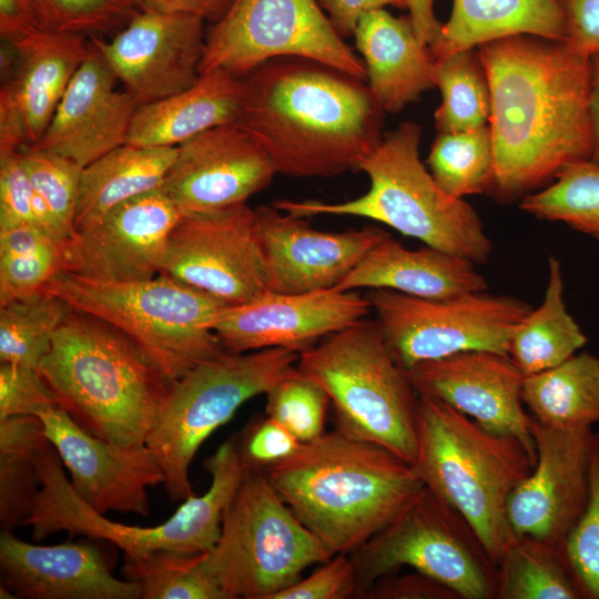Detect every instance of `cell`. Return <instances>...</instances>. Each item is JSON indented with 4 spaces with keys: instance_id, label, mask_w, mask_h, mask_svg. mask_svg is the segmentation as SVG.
Instances as JSON below:
<instances>
[{
    "instance_id": "8",
    "label": "cell",
    "mask_w": 599,
    "mask_h": 599,
    "mask_svg": "<svg viewBox=\"0 0 599 599\" xmlns=\"http://www.w3.org/2000/svg\"><path fill=\"white\" fill-rule=\"evenodd\" d=\"M43 290L122 331L171 383L224 352L213 326L229 306L166 275L103 283L59 271Z\"/></svg>"
},
{
    "instance_id": "36",
    "label": "cell",
    "mask_w": 599,
    "mask_h": 599,
    "mask_svg": "<svg viewBox=\"0 0 599 599\" xmlns=\"http://www.w3.org/2000/svg\"><path fill=\"white\" fill-rule=\"evenodd\" d=\"M435 83L441 101L434 118L438 132H457L489 124L491 95L477 48L435 59Z\"/></svg>"
},
{
    "instance_id": "13",
    "label": "cell",
    "mask_w": 599,
    "mask_h": 599,
    "mask_svg": "<svg viewBox=\"0 0 599 599\" xmlns=\"http://www.w3.org/2000/svg\"><path fill=\"white\" fill-rule=\"evenodd\" d=\"M366 297L386 347L403 370L466 351L509 356L511 335L531 309L520 298L486 291L423 298L374 288Z\"/></svg>"
},
{
    "instance_id": "32",
    "label": "cell",
    "mask_w": 599,
    "mask_h": 599,
    "mask_svg": "<svg viewBox=\"0 0 599 599\" xmlns=\"http://www.w3.org/2000/svg\"><path fill=\"white\" fill-rule=\"evenodd\" d=\"M522 402L548 427L575 430L599 424V356L576 353L552 368L525 376Z\"/></svg>"
},
{
    "instance_id": "51",
    "label": "cell",
    "mask_w": 599,
    "mask_h": 599,
    "mask_svg": "<svg viewBox=\"0 0 599 599\" xmlns=\"http://www.w3.org/2000/svg\"><path fill=\"white\" fill-rule=\"evenodd\" d=\"M566 42L590 60H599V0H565Z\"/></svg>"
},
{
    "instance_id": "38",
    "label": "cell",
    "mask_w": 599,
    "mask_h": 599,
    "mask_svg": "<svg viewBox=\"0 0 599 599\" xmlns=\"http://www.w3.org/2000/svg\"><path fill=\"white\" fill-rule=\"evenodd\" d=\"M427 164L437 184L455 199L489 194L495 171L489 125L438 132L430 146Z\"/></svg>"
},
{
    "instance_id": "1",
    "label": "cell",
    "mask_w": 599,
    "mask_h": 599,
    "mask_svg": "<svg viewBox=\"0 0 599 599\" xmlns=\"http://www.w3.org/2000/svg\"><path fill=\"white\" fill-rule=\"evenodd\" d=\"M477 51L491 95L494 199L521 201L568 164L590 160V59L564 41L526 34Z\"/></svg>"
},
{
    "instance_id": "34",
    "label": "cell",
    "mask_w": 599,
    "mask_h": 599,
    "mask_svg": "<svg viewBox=\"0 0 599 599\" xmlns=\"http://www.w3.org/2000/svg\"><path fill=\"white\" fill-rule=\"evenodd\" d=\"M496 599H585L565 547L516 536L497 565Z\"/></svg>"
},
{
    "instance_id": "43",
    "label": "cell",
    "mask_w": 599,
    "mask_h": 599,
    "mask_svg": "<svg viewBox=\"0 0 599 599\" xmlns=\"http://www.w3.org/2000/svg\"><path fill=\"white\" fill-rule=\"evenodd\" d=\"M265 395L266 416L281 423L301 443L314 440L325 433L329 397L297 366Z\"/></svg>"
},
{
    "instance_id": "33",
    "label": "cell",
    "mask_w": 599,
    "mask_h": 599,
    "mask_svg": "<svg viewBox=\"0 0 599 599\" xmlns=\"http://www.w3.org/2000/svg\"><path fill=\"white\" fill-rule=\"evenodd\" d=\"M586 343V334L564 301L561 264L550 255L542 303L531 308L516 327L509 343V357L528 376L561 364Z\"/></svg>"
},
{
    "instance_id": "27",
    "label": "cell",
    "mask_w": 599,
    "mask_h": 599,
    "mask_svg": "<svg viewBox=\"0 0 599 599\" xmlns=\"http://www.w3.org/2000/svg\"><path fill=\"white\" fill-rule=\"evenodd\" d=\"M354 37L367 87L384 112L398 113L436 87L435 59L418 40L409 17H394L385 8L369 11L359 19Z\"/></svg>"
},
{
    "instance_id": "50",
    "label": "cell",
    "mask_w": 599,
    "mask_h": 599,
    "mask_svg": "<svg viewBox=\"0 0 599 599\" xmlns=\"http://www.w3.org/2000/svg\"><path fill=\"white\" fill-rule=\"evenodd\" d=\"M364 599H461L440 581L415 571L414 573L382 577L364 593Z\"/></svg>"
},
{
    "instance_id": "54",
    "label": "cell",
    "mask_w": 599,
    "mask_h": 599,
    "mask_svg": "<svg viewBox=\"0 0 599 599\" xmlns=\"http://www.w3.org/2000/svg\"><path fill=\"white\" fill-rule=\"evenodd\" d=\"M141 12L181 13L201 18L212 24L229 10L234 0H128Z\"/></svg>"
},
{
    "instance_id": "7",
    "label": "cell",
    "mask_w": 599,
    "mask_h": 599,
    "mask_svg": "<svg viewBox=\"0 0 599 599\" xmlns=\"http://www.w3.org/2000/svg\"><path fill=\"white\" fill-rule=\"evenodd\" d=\"M35 461L41 489L28 521L33 539L64 530L70 537L108 540L130 558L158 550L187 555L211 551L220 539L224 511L245 474L235 441L223 443L204 461L212 478L209 489L183 500L166 521L140 527L114 522L82 500L67 479L62 460L47 437L37 448Z\"/></svg>"
},
{
    "instance_id": "44",
    "label": "cell",
    "mask_w": 599,
    "mask_h": 599,
    "mask_svg": "<svg viewBox=\"0 0 599 599\" xmlns=\"http://www.w3.org/2000/svg\"><path fill=\"white\" fill-rule=\"evenodd\" d=\"M48 29L112 37L139 12L128 0H34Z\"/></svg>"
},
{
    "instance_id": "26",
    "label": "cell",
    "mask_w": 599,
    "mask_h": 599,
    "mask_svg": "<svg viewBox=\"0 0 599 599\" xmlns=\"http://www.w3.org/2000/svg\"><path fill=\"white\" fill-rule=\"evenodd\" d=\"M1 586L14 598L140 599V586L118 579L92 542L54 546L26 542L13 531L0 534Z\"/></svg>"
},
{
    "instance_id": "52",
    "label": "cell",
    "mask_w": 599,
    "mask_h": 599,
    "mask_svg": "<svg viewBox=\"0 0 599 599\" xmlns=\"http://www.w3.org/2000/svg\"><path fill=\"white\" fill-rule=\"evenodd\" d=\"M48 30L34 0H0V34L3 42L19 48Z\"/></svg>"
},
{
    "instance_id": "2",
    "label": "cell",
    "mask_w": 599,
    "mask_h": 599,
    "mask_svg": "<svg viewBox=\"0 0 599 599\" xmlns=\"http://www.w3.org/2000/svg\"><path fill=\"white\" fill-rule=\"evenodd\" d=\"M241 79L235 123L277 173L329 177L357 170L383 139L384 110L365 81L327 64L281 57Z\"/></svg>"
},
{
    "instance_id": "10",
    "label": "cell",
    "mask_w": 599,
    "mask_h": 599,
    "mask_svg": "<svg viewBox=\"0 0 599 599\" xmlns=\"http://www.w3.org/2000/svg\"><path fill=\"white\" fill-rule=\"evenodd\" d=\"M334 555L282 499L265 471L245 469L204 565L225 599H273Z\"/></svg>"
},
{
    "instance_id": "46",
    "label": "cell",
    "mask_w": 599,
    "mask_h": 599,
    "mask_svg": "<svg viewBox=\"0 0 599 599\" xmlns=\"http://www.w3.org/2000/svg\"><path fill=\"white\" fill-rule=\"evenodd\" d=\"M39 227L37 196L18 150L0 151V230ZM42 229V227H41Z\"/></svg>"
},
{
    "instance_id": "48",
    "label": "cell",
    "mask_w": 599,
    "mask_h": 599,
    "mask_svg": "<svg viewBox=\"0 0 599 599\" xmlns=\"http://www.w3.org/2000/svg\"><path fill=\"white\" fill-rule=\"evenodd\" d=\"M357 598L355 566L351 555L333 556L306 578L278 592L273 599Z\"/></svg>"
},
{
    "instance_id": "3",
    "label": "cell",
    "mask_w": 599,
    "mask_h": 599,
    "mask_svg": "<svg viewBox=\"0 0 599 599\" xmlns=\"http://www.w3.org/2000/svg\"><path fill=\"white\" fill-rule=\"evenodd\" d=\"M298 519L335 556L351 555L423 490L413 466L338 429L265 470Z\"/></svg>"
},
{
    "instance_id": "11",
    "label": "cell",
    "mask_w": 599,
    "mask_h": 599,
    "mask_svg": "<svg viewBox=\"0 0 599 599\" xmlns=\"http://www.w3.org/2000/svg\"><path fill=\"white\" fill-rule=\"evenodd\" d=\"M298 356L285 348L224 351L171 383L145 444L163 470V485L172 501L194 495L189 470L205 439L245 402L266 394L293 373Z\"/></svg>"
},
{
    "instance_id": "25",
    "label": "cell",
    "mask_w": 599,
    "mask_h": 599,
    "mask_svg": "<svg viewBox=\"0 0 599 599\" xmlns=\"http://www.w3.org/2000/svg\"><path fill=\"white\" fill-rule=\"evenodd\" d=\"M92 45V43H91ZM92 45L70 81L43 136L32 145L85 167L126 144L139 106Z\"/></svg>"
},
{
    "instance_id": "21",
    "label": "cell",
    "mask_w": 599,
    "mask_h": 599,
    "mask_svg": "<svg viewBox=\"0 0 599 599\" xmlns=\"http://www.w3.org/2000/svg\"><path fill=\"white\" fill-rule=\"evenodd\" d=\"M176 148L161 189L183 214L244 204L277 173L262 145L235 122L204 131Z\"/></svg>"
},
{
    "instance_id": "18",
    "label": "cell",
    "mask_w": 599,
    "mask_h": 599,
    "mask_svg": "<svg viewBox=\"0 0 599 599\" xmlns=\"http://www.w3.org/2000/svg\"><path fill=\"white\" fill-rule=\"evenodd\" d=\"M33 415L68 468L73 489L91 508L103 515H149L148 489L163 485L164 474L146 444L122 446L101 439L55 403L38 407Z\"/></svg>"
},
{
    "instance_id": "28",
    "label": "cell",
    "mask_w": 599,
    "mask_h": 599,
    "mask_svg": "<svg viewBox=\"0 0 599 599\" xmlns=\"http://www.w3.org/2000/svg\"><path fill=\"white\" fill-rule=\"evenodd\" d=\"M387 288L423 298H446L488 288L469 260L432 246L409 250L387 233L335 287Z\"/></svg>"
},
{
    "instance_id": "49",
    "label": "cell",
    "mask_w": 599,
    "mask_h": 599,
    "mask_svg": "<svg viewBox=\"0 0 599 599\" xmlns=\"http://www.w3.org/2000/svg\"><path fill=\"white\" fill-rule=\"evenodd\" d=\"M48 403H55L54 396L37 368L1 363L0 419L33 414L38 407Z\"/></svg>"
},
{
    "instance_id": "31",
    "label": "cell",
    "mask_w": 599,
    "mask_h": 599,
    "mask_svg": "<svg viewBox=\"0 0 599 599\" xmlns=\"http://www.w3.org/2000/svg\"><path fill=\"white\" fill-rule=\"evenodd\" d=\"M176 146L123 144L82 169L74 233L100 221L118 204L161 187Z\"/></svg>"
},
{
    "instance_id": "23",
    "label": "cell",
    "mask_w": 599,
    "mask_h": 599,
    "mask_svg": "<svg viewBox=\"0 0 599 599\" xmlns=\"http://www.w3.org/2000/svg\"><path fill=\"white\" fill-rule=\"evenodd\" d=\"M255 211L271 291L286 294L335 288L388 232L365 226L341 233L319 231L307 217L271 205Z\"/></svg>"
},
{
    "instance_id": "16",
    "label": "cell",
    "mask_w": 599,
    "mask_h": 599,
    "mask_svg": "<svg viewBox=\"0 0 599 599\" xmlns=\"http://www.w3.org/2000/svg\"><path fill=\"white\" fill-rule=\"evenodd\" d=\"M182 215L161 187L133 196L61 245V271L103 283L150 280Z\"/></svg>"
},
{
    "instance_id": "5",
    "label": "cell",
    "mask_w": 599,
    "mask_h": 599,
    "mask_svg": "<svg viewBox=\"0 0 599 599\" xmlns=\"http://www.w3.org/2000/svg\"><path fill=\"white\" fill-rule=\"evenodd\" d=\"M413 468L456 509L497 566L516 539L507 515L510 495L536 458L516 437L494 433L447 404L419 395Z\"/></svg>"
},
{
    "instance_id": "39",
    "label": "cell",
    "mask_w": 599,
    "mask_h": 599,
    "mask_svg": "<svg viewBox=\"0 0 599 599\" xmlns=\"http://www.w3.org/2000/svg\"><path fill=\"white\" fill-rule=\"evenodd\" d=\"M520 209L599 240V164L591 160L568 164L550 184L525 196Z\"/></svg>"
},
{
    "instance_id": "30",
    "label": "cell",
    "mask_w": 599,
    "mask_h": 599,
    "mask_svg": "<svg viewBox=\"0 0 599 599\" xmlns=\"http://www.w3.org/2000/svg\"><path fill=\"white\" fill-rule=\"evenodd\" d=\"M519 34L565 41V0H453L450 16L429 51L440 59Z\"/></svg>"
},
{
    "instance_id": "45",
    "label": "cell",
    "mask_w": 599,
    "mask_h": 599,
    "mask_svg": "<svg viewBox=\"0 0 599 599\" xmlns=\"http://www.w3.org/2000/svg\"><path fill=\"white\" fill-rule=\"evenodd\" d=\"M565 550L585 599H599V430L592 438L589 500Z\"/></svg>"
},
{
    "instance_id": "12",
    "label": "cell",
    "mask_w": 599,
    "mask_h": 599,
    "mask_svg": "<svg viewBox=\"0 0 599 599\" xmlns=\"http://www.w3.org/2000/svg\"><path fill=\"white\" fill-rule=\"evenodd\" d=\"M357 598L406 566L461 599H496L497 566L466 519L426 487L386 527L351 554Z\"/></svg>"
},
{
    "instance_id": "6",
    "label": "cell",
    "mask_w": 599,
    "mask_h": 599,
    "mask_svg": "<svg viewBox=\"0 0 599 599\" xmlns=\"http://www.w3.org/2000/svg\"><path fill=\"white\" fill-rule=\"evenodd\" d=\"M420 139L422 128L412 121L385 133L357 165L369 180V189L359 197L337 203L278 200L272 205L307 219H370L476 265L486 263L494 246L480 216L465 200L450 196L437 184L420 160Z\"/></svg>"
},
{
    "instance_id": "20",
    "label": "cell",
    "mask_w": 599,
    "mask_h": 599,
    "mask_svg": "<svg viewBox=\"0 0 599 599\" xmlns=\"http://www.w3.org/2000/svg\"><path fill=\"white\" fill-rule=\"evenodd\" d=\"M369 311L367 297L356 291H267L247 303L226 307L213 331L230 353L285 348L301 354L365 318Z\"/></svg>"
},
{
    "instance_id": "17",
    "label": "cell",
    "mask_w": 599,
    "mask_h": 599,
    "mask_svg": "<svg viewBox=\"0 0 599 599\" xmlns=\"http://www.w3.org/2000/svg\"><path fill=\"white\" fill-rule=\"evenodd\" d=\"M537 460L510 495L507 515L516 536L565 544L590 494L591 428L562 430L532 417Z\"/></svg>"
},
{
    "instance_id": "22",
    "label": "cell",
    "mask_w": 599,
    "mask_h": 599,
    "mask_svg": "<svg viewBox=\"0 0 599 599\" xmlns=\"http://www.w3.org/2000/svg\"><path fill=\"white\" fill-rule=\"evenodd\" d=\"M418 395L438 399L483 427L518 438L537 459L525 375L508 355L466 351L404 370Z\"/></svg>"
},
{
    "instance_id": "42",
    "label": "cell",
    "mask_w": 599,
    "mask_h": 599,
    "mask_svg": "<svg viewBox=\"0 0 599 599\" xmlns=\"http://www.w3.org/2000/svg\"><path fill=\"white\" fill-rule=\"evenodd\" d=\"M35 196L43 205L51 233L61 245L74 234V214L82 169L69 159L37 149H18Z\"/></svg>"
},
{
    "instance_id": "37",
    "label": "cell",
    "mask_w": 599,
    "mask_h": 599,
    "mask_svg": "<svg viewBox=\"0 0 599 599\" xmlns=\"http://www.w3.org/2000/svg\"><path fill=\"white\" fill-rule=\"evenodd\" d=\"M71 312L65 301L45 290L0 305L1 363L37 368Z\"/></svg>"
},
{
    "instance_id": "41",
    "label": "cell",
    "mask_w": 599,
    "mask_h": 599,
    "mask_svg": "<svg viewBox=\"0 0 599 599\" xmlns=\"http://www.w3.org/2000/svg\"><path fill=\"white\" fill-rule=\"evenodd\" d=\"M122 577L140 586V599H225L204 565V554L158 550L124 557Z\"/></svg>"
},
{
    "instance_id": "29",
    "label": "cell",
    "mask_w": 599,
    "mask_h": 599,
    "mask_svg": "<svg viewBox=\"0 0 599 599\" xmlns=\"http://www.w3.org/2000/svg\"><path fill=\"white\" fill-rule=\"evenodd\" d=\"M241 98V78L223 69L203 73L179 93L140 104L126 144L179 146L212 128L234 123Z\"/></svg>"
},
{
    "instance_id": "15",
    "label": "cell",
    "mask_w": 599,
    "mask_h": 599,
    "mask_svg": "<svg viewBox=\"0 0 599 599\" xmlns=\"http://www.w3.org/2000/svg\"><path fill=\"white\" fill-rule=\"evenodd\" d=\"M160 274L227 306L271 291L254 209L244 203L183 214L169 236Z\"/></svg>"
},
{
    "instance_id": "14",
    "label": "cell",
    "mask_w": 599,
    "mask_h": 599,
    "mask_svg": "<svg viewBox=\"0 0 599 599\" xmlns=\"http://www.w3.org/2000/svg\"><path fill=\"white\" fill-rule=\"evenodd\" d=\"M281 57L311 59L366 81L363 60L316 0H234L206 32L200 74L223 69L243 78Z\"/></svg>"
},
{
    "instance_id": "4",
    "label": "cell",
    "mask_w": 599,
    "mask_h": 599,
    "mask_svg": "<svg viewBox=\"0 0 599 599\" xmlns=\"http://www.w3.org/2000/svg\"><path fill=\"white\" fill-rule=\"evenodd\" d=\"M37 369L79 426L122 446L145 444L171 386L122 331L74 309Z\"/></svg>"
},
{
    "instance_id": "24",
    "label": "cell",
    "mask_w": 599,
    "mask_h": 599,
    "mask_svg": "<svg viewBox=\"0 0 599 599\" xmlns=\"http://www.w3.org/2000/svg\"><path fill=\"white\" fill-rule=\"evenodd\" d=\"M85 35L48 30L19 48L0 89V151L37 144L91 51Z\"/></svg>"
},
{
    "instance_id": "9",
    "label": "cell",
    "mask_w": 599,
    "mask_h": 599,
    "mask_svg": "<svg viewBox=\"0 0 599 599\" xmlns=\"http://www.w3.org/2000/svg\"><path fill=\"white\" fill-rule=\"evenodd\" d=\"M296 366L329 397L339 432L413 465L419 395L392 358L376 321L365 317L327 336L301 353Z\"/></svg>"
},
{
    "instance_id": "55",
    "label": "cell",
    "mask_w": 599,
    "mask_h": 599,
    "mask_svg": "<svg viewBox=\"0 0 599 599\" xmlns=\"http://www.w3.org/2000/svg\"><path fill=\"white\" fill-rule=\"evenodd\" d=\"M437 0H404L415 33L424 45L430 48L439 38L443 23L435 14Z\"/></svg>"
},
{
    "instance_id": "56",
    "label": "cell",
    "mask_w": 599,
    "mask_h": 599,
    "mask_svg": "<svg viewBox=\"0 0 599 599\" xmlns=\"http://www.w3.org/2000/svg\"><path fill=\"white\" fill-rule=\"evenodd\" d=\"M592 73L589 97V111L592 133V152L590 160L599 164V60H591Z\"/></svg>"
},
{
    "instance_id": "19",
    "label": "cell",
    "mask_w": 599,
    "mask_h": 599,
    "mask_svg": "<svg viewBox=\"0 0 599 599\" xmlns=\"http://www.w3.org/2000/svg\"><path fill=\"white\" fill-rule=\"evenodd\" d=\"M204 22L190 14L139 11L109 40L90 41L140 105L179 93L199 80Z\"/></svg>"
},
{
    "instance_id": "47",
    "label": "cell",
    "mask_w": 599,
    "mask_h": 599,
    "mask_svg": "<svg viewBox=\"0 0 599 599\" xmlns=\"http://www.w3.org/2000/svg\"><path fill=\"white\" fill-rule=\"evenodd\" d=\"M301 444L286 427L266 416L247 427L236 446L245 469L265 471L292 456Z\"/></svg>"
},
{
    "instance_id": "40",
    "label": "cell",
    "mask_w": 599,
    "mask_h": 599,
    "mask_svg": "<svg viewBox=\"0 0 599 599\" xmlns=\"http://www.w3.org/2000/svg\"><path fill=\"white\" fill-rule=\"evenodd\" d=\"M61 271V244L37 225L0 230V305L44 288Z\"/></svg>"
},
{
    "instance_id": "53",
    "label": "cell",
    "mask_w": 599,
    "mask_h": 599,
    "mask_svg": "<svg viewBox=\"0 0 599 599\" xmlns=\"http://www.w3.org/2000/svg\"><path fill=\"white\" fill-rule=\"evenodd\" d=\"M335 31L343 38L354 35L359 19L387 6L405 8L404 0H319Z\"/></svg>"
},
{
    "instance_id": "35",
    "label": "cell",
    "mask_w": 599,
    "mask_h": 599,
    "mask_svg": "<svg viewBox=\"0 0 599 599\" xmlns=\"http://www.w3.org/2000/svg\"><path fill=\"white\" fill-rule=\"evenodd\" d=\"M44 437L42 422L33 414L0 419L1 531L28 525L41 489L35 451Z\"/></svg>"
}]
</instances>
